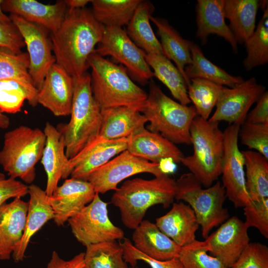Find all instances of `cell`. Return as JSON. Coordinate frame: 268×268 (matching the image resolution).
Returning a JSON list of instances; mask_svg holds the SVG:
<instances>
[{
    "label": "cell",
    "mask_w": 268,
    "mask_h": 268,
    "mask_svg": "<svg viewBox=\"0 0 268 268\" xmlns=\"http://www.w3.org/2000/svg\"><path fill=\"white\" fill-rule=\"evenodd\" d=\"M43 132L46 142L41 161L47 178L45 191L48 196H51L60 179H66L69 159L66 154L63 135L57 128L47 122Z\"/></svg>",
    "instance_id": "cell-21"
},
{
    "label": "cell",
    "mask_w": 268,
    "mask_h": 268,
    "mask_svg": "<svg viewBox=\"0 0 268 268\" xmlns=\"http://www.w3.org/2000/svg\"><path fill=\"white\" fill-rule=\"evenodd\" d=\"M248 230L239 218L229 217L205 239L208 253L230 268L250 242Z\"/></svg>",
    "instance_id": "cell-15"
},
{
    "label": "cell",
    "mask_w": 268,
    "mask_h": 268,
    "mask_svg": "<svg viewBox=\"0 0 268 268\" xmlns=\"http://www.w3.org/2000/svg\"><path fill=\"white\" fill-rule=\"evenodd\" d=\"M84 253H80L70 260L62 259L56 251H53L51 258L45 268H83L84 267Z\"/></svg>",
    "instance_id": "cell-48"
},
{
    "label": "cell",
    "mask_w": 268,
    "mask_h": 268,
    "mask_svg": "<svg viewBox=\"0 0 268 268\" xmlns=\"http://www.w3.org/2000/svg\"><path fill=\"white\" fill-rule=\"evenodd\" d=\"M258 0H225V17L237 44L244 43L256 28Z\"/></svg>",
    "instance_id": "cell-30"
},
{
    "label": "cell",
    "mask_w": 268,
    "mask_h": 268,
    "mask_svg": "<svg viewBox=\"0 0 268 268\" xmlns=\"http://www.w3.org/2000/svg\"><path fill=\"white\" fill-rule=\"evenodd\" d=\"M176 188V181L168 174L150 180L136 178L126 181L115 191L111 203L119 209L124 225L134 230L149 207L156 204L169 207L175 199Z\"/></svg>",
    "instance_id": "cell-2"
},
{
    "label": "cell",
    "mask_w": 268,
    "mask_h": 268,
    "mask_svg": "<svg viewBox=\"0 0 268 268\" xmlns=\"http://www.w3.org/2000/svg\"><path fill=\"white\" fill-rule=\"evenodd\" d=\"M241 152L246 169V188L251 200L268 198V158L252 150Z\"/></svg>",
    "instance_id": "cell-33"
},
{
    "label": "cell",
    "mask_w": 268,
    "mask_h": 268,
    "mask_svg": "<svg viewBox=\"0 0 268 268\" xmlns=\"http://www.w3.org/2000/svg\"><path fill=\"white\" fill-rule=\"evenodd\" d=\"M247 56L243 61L247 70L268 62V7L253 33L244 42Z\"/></svg>",
    "instance_id": "cell-38"
},
{
    "label": "cell",
    "mask_w": 268,
    "mask_h": 268,
    "mask_svg": "<svg viewBox=\"0 0 268 268\" xmlns=\"http://www.w3.org/2000/svg\"><path fill=\"white\" fill-rule=\"evenodd\" d=\"M230 268H268V246L250 242Z\"/></svg>",
    "instance_id": "cell-43"
},
{
    "label": "cell",
    "mask_w": 268,
    "mask_h": 268,
    "mask_svg": "<svg viewBox=\"0 0 268 268\" xmlns=\"http://www.w3.org/2000/svg\"><path fill=\"white\" fill-rule=\"evenodd\" d=\"M84 261L86 268H128L123 248L116 241L86 246Z\"/></svg>",
    "instance_id": "cell-36"
},
{
    "label": "cell",
    "mask_w": 268,
    "mask_h": 268,
    "mask_svg": "<svg viewBox=\"0 0 268 268\" xmlns=\"http://www.w3.org/2000/svg\"><path fill=\"white\" fill-rule=\"evenodd\" d=\"M130 268H137V267H132Z\"/></svg>",
    "instance_id": "cell-52"
},
{
    "label": "cell",
    "mask_w": 268,
    "mask_h": 268,
    "mask_svg": "<svg viewBox=\"0 0 268 268\" xmlns=\"http://www.w3.org/2000/svg\"><path fill=\"white\" fill-rule=\"evenodd\" d=\"M70 115L68 123L57 127L63 135L66 154L69 159L99 135L101 109L93 97L91 76L87 72L75 78Z\"/></svg>",
    "instance_id": "cell-4"
},
{
    "label": "cell",
    "mask_w": 268,
    "mask_h": 268,
    "mask_svg": "<svg viewBox=\"0 0 268 268\" xmlns=\"http://www.w3.org/2000/svg\"><path fill=\"white\" fill-rule=\"evenodd\" d=\"M127 150L135 156L155 163L167 159L180 163L185 156L175 144L159 134L145 128L128 137Z\"/></svg>",
    "instance_id": "cell-22"
},
{
    "label": "cell",
    "mask_w": 268,
    "mask_h": 268,
    "mask_svg": "<svg viewBox=\"0 0 268 268\" xmlns=\"http://www.w3.org/2000/svg\"><path fill=\"white\" fill-rule=\"evenodd\" d=\"M83 268H86V267H85V266H84V267Z\"/></svg>",
    "instance_id": "cell-53"
},
{
    "label": "cell",
    "mask_w": 268,
    "mask_h": 268,
    "mask_svg": "<svg viewBox=\"0 0 268 268\" xmlns=\"http://www.w3.org/2000/svg\"><path fill=\"white\" fill-rule=\"evenodd\" d=\"M75 78L60 66L54 64L49 70L38 90V103L56 116L70 114Z\"/></svg>",
    "instance_id": "cell-18"
},
{
    "label": "cell",
    "mask_w": 268,
    "mask_h": 268,
    "mask_svg": "<svg viewBox=\"0 0 268 268\" xmlns=\"http://www.w3.org/2000/svg\"><path fill=\"white\" fill-rule=\"evenodd\" d=\"M28 202L16 198L0 206V260H7L22 236Z\"/></svg>",
    "instance_id": "cell-24"
},
{
    "label": "cell",
    "mask_w": 268,
    "mask_h": 268,
    "mask_svg": "<svg viewBox=\"0 0 268 268\" xmlns=\"http://www.w3.org/2000/svg\"><path fill=\"white\" fill-rule=\"evenodd\" d=\"M10 124L8 117L4 114L0 113V129H7Z\"/></svg>",
    "instance_id": "cell-51"
},
{
    "label": "cell",
    "mask_w": 268,
    "mask_h": 268,
    "mask_svg": "<svg viewBox=\"0 0 268 268\" xmlns=\"http://www.w3.org/2000/svg\"><path fill=\"white\" fill-rule=\"evenodd\" d=\"M244 222L249 229H258L265 238H268V198L252 202L243 207Z\"/></svg>",
    "instance_id": "cell-42"
},
{
    "label": "cell",
    "mask_w": 268,
    "mask_h": 268,
    "mask_svg": "<svg viewBox=\"0 0 268 268\" xmlns=\"http://www.w3.org/2000/svg\"><path fill=\"white\" fill-rule=\"evenodd\" d=\"M120 243L123 249L125 262L130 263L132 267H135L138 261H142L151 268H184L177 257L168 261H157L138 251L128 238H125L123 242Z\"/></svg>",
    "instance_id": "cell-44"
},
{
    "label": "cell",
    "mask_w": 268,
    "mask_h": 268,
    "mask_svg": "<svg viewBox=\"0 0 268 268\" xmlns=\"http://www.w3.org/2000/svg\"><path fill=\"white\" fill-rule=\"evenodd\" d=\"M240 126L231 124L223 132L224 151L221 171L222 182L226 198L236 208L244 207L252 202L246 188L244 161L238 146Z\"/></svg>",
    "instance_id": "cell-11"
},
{
    "label": "cell",
    "mask_w": 268,
    "mask_h": 268,
    "mask_svg": "<svg viewBox=\"0 0 268 268\" xmlns=\"http://www.w3.org/2000/svg\"><path fill=\"white\" fill-rule=\"evenodd\" d=\"M67 10L71 11L75 9L85 8V5L91 2L89 0H65Z\"/></svg>",
    "instance_id": "cell-49"
},
{
    "label": "cell",
    "mask_w": 268,
    "mask_h": 268,
    "mask_svg": "<svg viewBox=\"0 0 268 268\" xmlns=\"http://www.w3.org/2000/svg\"><path fill=\"white\" fill-rule=\"evenodd\" d=\"M145 60L153 70V76L167 87L174 98L183 105H188L191 102L186 81L170 60L163 55L155 54H146Z\"/></svg>",
    "instance_id": "cell-32"
},
{
    "label": "cell",
    "mask_w": 268,
    "mask_h": 268,
    "mask_svg": "<svg viewBox=\"0 0 268 268\" xmlns=\"http://www.w3.org/2000/svg\"><path fill=\"white\" fill-rule=\"evenodd\" d=\"M104 28L88 9L67 10L59 29L51 33L56 63L74 78L86 72L89 58L101 41Z\"/></svg>",
    "instance_id": "cell-1"
},
{
    "label": "cell",
    "mask_w": 268,
    "mask_h": 268,
    "mask_svg": "<svg viewBox=\"0 0 268 268\" xmlns=\"http://www.w3.org/2000/svg\"><path fill=\"white\" fill-rule=\"evenodd\" d=\"M94 53L102 57H113L141 84H146L153 77L145 60L146 54L132 41L122 28L105 27L102 39Z\"/></svg>",
    "instance_id": "cell-10"
},
{
    "label": "cell",
    "mask_w": 268,
    "mask_h": 268,
    "mask_svg": "<svg viewBox=\"0 0 268 268\" xmlns=\"http://www.w3.org/2000/svg\"><path fill=\"white\" fill-rule=\"evenodd\" d=\"M141 0H93L92 13L104 27L127 25Z\"/></svg>",
    "instance_id": "cell-35"
},
{
    "label": "cell",
    "mask_w": 268,
    "mask_h": 268,
    "mask_svg": "<svg viewBox=\"0 0 268 268\" xmlns=\"http://www.w3.org/2000/svg\"><path fill=\"white\" fill-rule=\"evenodd\" d=\"M150 20L157 28L164 56L175 62L188 86L190 81L187 77L185 68L186 66L192 63L191 45L192 42L182 38L166 19L151 15Z\"/></svg>",
    "instance_id": "cell-28"
},
{
    "label": "cell",
    "mask_w": 268,
    "mask_h": 268,
    "mask_svg": "<svg viewBox=\"0 0 268 268\" xmlns=\"http://www.w3.org/2000/svg\"><path fill=\"white\" fill-rule=\"evenodd\" d=\"M28 194V186L0 173V206L9 199L21 198Z\"/></svg>",
    "instance_id": "cell-45"
},
{
    "label": "cell",
    "mask_w": 268,
    "mask_h": 268,
    "mask_svg": "<svg viewBox=\"0 0 268 268\" xmlns=\"http://www.w3.org/2000/svg\"><path fill=\"white\" fill-rule=\"evenodd\" d=\"M266 87L253 77L233 88L223 87L213 114L208 120L212 123L225 121L241 126L249 110L265 92Z\"/></svg>",
    "instance_id": "cell-14"
},
{
    "label": "cell",
    "mask_w": 268,
    "mask_h": 268,
    "mask_svg": "<svg viewBox=\"0 0 268 268\" xmlns=\"http://www.w3.org/2000/svg\"><path fill=\"white\" fill-rule=\"evenodd\" d=\"M134 246L145 256L165 261L178 257L181 247L164 234L155 223L143 220L134 229Z\"/></svg>",
    "instance_id": "cell-26"
},
{
    "label": "cell",
    "mask_w": 268,
    "mask_h": 268,
    "mask_svg": "<svg viewBox=\"0 0 268 268\" xmlns=\"http://www.w3.org/2000/svg\"><path fill=\"white\" fill-rule=\"evenodd\" d=\"M155 224L181 247L196 240V233L200 227L193 209L182 201L173 202L168 212L156 219Z\"/></svg>",
    "instance_id": "cell-23"
},
{
    "label": "cell",
    "mask_w": 268,
    "mask_h": 268,
    "mask_svg": "<svg viewBox=\"0 0 268 268\" xmlns=\"http://www.w3.org/2000/svg\"><path fill=\"white\" fill-rule=\"evenodd\" d=\"M107 206L96 193L91 202L68 220L73 235L84 246L124 238L123 230L110 220Z\"/></svg>",
    "instance_id": "cell-9"
},
{
    "label": "cell",
    "mask_w": 268,
    "mask_h": 268,
    "mask_svg": "<svg viewBox=\"0 0 268 268\" xmlns=\"http://www.w3.org/2000/svg\"><path fill=\"white\" fill-rule=\"evenodd\" d=\"M27 53L15 54L0 48V80L14 79L32 83Z\"/></svg>",
    "instance_id": "cell-40"
},
{
    "label": "cell",
    "mask_w": 268,
    "mask_h": 268,
    "mask_svg": "<svg viewBox=\"0 0 268 268\" xmlns=\"http://www.w3.org/2000/svg\"><path fill=\"white\" fill-rule=\"evenodd\" d=\"M239 135L242 144L268 158V124H254L245 121L240 126Z\"/></svg>",
    "instance_id": "cell-41"
},
{
    "label": "cell",
    "mask_w": 268,
    "mask_h": 268,
    "mask_svg": "<svg viewBox=\"0 0 268 268\" xmlns=\"http://www.w3.org/2000/svg\"><path fill=\"white\" fill-rule=\"evenodd\" d=\"M28 194L30 198L23 233L12 254L13 259L16 263L22 261L24 259L26 251L33 236L55 216L45 190L36 185L31 184L28 186Z\"/></svg>",
    "instance_id": "cell-20"
},
{
    "label": "cell",
    "mask_w": 268,
    "mask_h": 268,
    "mask_svg": "<svg viewBox=\"0 0 268 268\" xmlns=\"http://www.w3.org/2000/svg\"><path fill=\"white\" fill-rule=\"evenodd\" d=\"M178 258L184 268H229L208 254L204 241L196 240L181 247Z\"/></svg>",
    "instance_id": "cell-39"
},
{
    "label": "cell",
    "mask_w": 268,
    "mask_h": 268,
    "mask_svg": "<svg viewBox=\"0 0 268 268\" xmlns=\"http://www.w3.org/2000/svg\"><path fill=\"white\" fill-rule=\"evenodd\" d=\"M225 0H198L196 5L197 37L205 45L210 34L224 39L237 52V43L225 21Z\"/></svg>",
    "instance_id": "cell-25"
},
{
    "label": "cell",
    "mask_w": 268,
    "mask_h": 268,
    "mask_svg": "<svg viewBox=\"0 0 268 268\" xmlns=\"http://www.w3.org/2000/svg\"><path fill=\"white\" fill-rule=\"evenodd\" d=\"M25 46L24 40L14 24L6 25L0 23V48L15 54L21 53Z\"/></svg>",
    "instance_id": "cell-46"
},
{
    "label": "cell",
    "mask_w": 268,
    "mask_h": 268,
    "mask_svg": "<svg viewBox=\"0 0 268 268\" xmlns=\"http://www.w3.org/2000/svg\"><path fill=\"white\" fill-rule=\"evenodd\" d=\"M99 135L108 139L129 137L145 128L147 120L139 111L128 107L101 110Z\"/></svg>",
    "instance_id": "cell-27"
},
{
    "label": "cell",
    "mask_w": 268,
    "mask_h": 268,
    "mask_svg": "<svg viewBox=\"0 0 268 268\" xmlns=\"http://www.w3.org/2000/svg\"><path fill=\"white\" fill-rule=\"evenodd\" d=\"M1 7L3 11L40 25L51 33L59 29L67 12L64 0L45 4L35 0H4Z\"/></svg>",
    "instance_id": "cell-19"
},
{
    "label": "cell",
    "mask_w": 268,
    "mask_h": 268,
    "mask_svg": "<svg viewBox=\"0 0 268 268\" xmlns=\"http://www.w3.org/2000/svg\"><path fill=\"white\" fill-rule=\"evenodd\" d=\"M96 193L87 181L70 178L58 186L48 196V202L54 213L55 223L62 226L93 200Z\"/></svg>",
    "instance_id": "cell-17"
},
{
    "label": "cell",
    "mask_w": 268,
    "mask_h": 268,
    "mask_svg": "<svg viewBox=\"0 0 268 268\" xmlns=\"http://www.w3.org/2000/svg\"><path fill=\"white\" fill-rule=\"evenodd\" d=\"M148 173L155 177L164 174L159 163L135 156L126 150L90 173L86 179L98 194L116 190L118 184L132 176Z\"/></svg>",
    "instance_id": "cell-13"
},
{
    "label": "cell",
    "mask_w": 268,
    "mask_h": 268,
    "mask_svg": "<svg viewBox=\"0 0 268 268\" xmlns=\"http://www.w3.org/2000/svg\"><path fill=\"white\" fill-rule=\"evenodd\" d=\"M153 10L150 2L141 0L127 24L126 31L132 41L146 54L163 55L160 43L150 24Z\"/></svg>",
    "instance_id": "cell-29"
},
{
    "label": "cell",
    "mask_w": 268,
    "mask_h": 268,
    "mask_svg": "<svg viewBox=\"0 0 268 268\" xmlns=\"http://www.w3.org/2000/svg\"><path fill=\"white\" fill-rule=\"evenodd\" d=\"M128 141V137L108 139L99 135L68 160L66 179L70 176L86 181L90 173L127 150Z\"/></svg>",
    "instance_id": "cell-16"
},
{
    "label": "cell",
    "mask_w": 268,
    "mask_h": 268,
    "mask_svg": "<svg viewBox=\"0 0 268 268\" xmlns=\"http://www.w3.org/2000/svg\"><path fill=\"white\" fill-rule=\"evenodd\" d=\"M9 17L27 47L30 62L29 73L33 84L39 90L49 70L56 63L49 31L19 16L10 14Z\"/></svg>",
    "instance_id": "cell-12"
},
{
    "label": "cell",
    "mask_w": 268,
    "mask_h": 268,
    "mask_svg": "<svg viewBox=\"0 0 268 268\" xmlns=\"http://www.w3.org/2000/svg\"><path fill=\"white\" fill-rule=\"evenodd\" d=\"M38 93L31 82L14 79L0 80V113L19 112L25 100L35 107L38 104Z\"/></svg>",
    "instance_id": "cell-34"
},
{
    "label": "cell",
    "mask_w": 268,
    "mask_h": 268,
    "mask_svg": "<svg viewBox=\"0 0 268 268\" xmlns=\"http://www.w3.org/2000/svg\"><path fill=\"white\" fill-rule=\"evenodd\" d=\"M246 121L254 124H268V92L266 91L257 101Z\"/></svg>",
    "instance_id": "cell-47"
},
{
    "label": "cell",
    "mask_w": 268,
    "mask_h": 268,
    "mask_svg": "<svg viewBox=\"0 0 268 268\" xmlns=\"http://www.w3.org/2000/svg\"><path fill=\"white\" fill-rule=\"evenodd\" d=\"M176 187L175 199L186 202L193 209L204 239L213 228L229 218L228 210L224 207L225 191L220 181L204 189L195 176L188 173L176 181Z\"/></svg>",
    "instance_id": "cell-8"
},
{
    "label": "cell",
    "mask_w": 268,
    "mask_h": 268,
    "mask_svg": "<svg viewBox=\"0 0 268 268\" xmlns=\"http://www.w3.org/2000/svg\"><path fill=\"white\" fill-rule=\"evenodd\" d=\"M88 64L93 95L101 110L128 107L141 112L147 94L132 80L124 67L95 53Z\"/></svg>",
    "instance_id": "cell-3"
},
{
    "label": "cell",
    "mask_w": 268,
    "mask_h": 268,
    "mask_svg": "<svg viewBox=\"0 0 268 268\" xmlns=\"http://www.w3.org/2000/svg\"><path fill=\"white\" fill-rule=\"evenodd\" d=\"M141 113L149 122V131L159 134L174 144H191L190 126L198 116L195 108L173 100L152 79Z\"/></svg>",
    "instance_id": "cell-6"
},
{
    "label": "cell",
    "mask_w": 268,
    "mask_h": 268,
    "mask_svg": "<svg viewBox=\"0 0 268 268\" xmlns=\"http://www.w3.org/2000/svg\"><path fill=\"white\" fill-rule=\"evenodd\" d=\"M192 155L181 163L187 167L202 187L208 188L221 175L224 151V134L219 123H212L197 116L190 128Z\"/></svg>",
    "instance_id": "cell-5"
},
{
    "label": "cell",
    "mask_w": 268,
    "mask_h": 268,
    "mask_svg": "<svg viewBox=\"0 0 268 268\" xmlns=\"http://www.w3.org/2000/svg\"><path fill=\"white\" fill-rule=\"evenodd\" d=\"M46 142L43 131L21 125L4 135L0 151V165L10 178L31 184L36 177L35 166L41 159Z\"/></svg>",
    "instance_id": "cell-7"
},
{
    "label": "cell",
    "mask_w": 268,
    "mask_h": 268,
    "mask_svg": "<svg viewBox=\"0 0 268 268\" xmlns=\"http://www.w3.org/2000/svg\"><path fill=\"white\" fill-rule=\"evenodd\" d=\"M3 0H0V23L6 25H12L13 23L9 16H7L2 10L1 4Z\"/></svg>",
    "instance_id": "cell-50"
},
{
    "label": "cell",
    "mask_w": 268,
    "mask_h": 268,
    "mask_svg": "<svg viewBox=\"0 0 268 268\" xmlns=\"http://www.w3.org/2000/svg\"><path fill=\"white\" fill-rule=\"evenodd\" d=\"M223 87L202 78L191 79L187 86L188 95L198 116L205 120L209 118Z\"/></svg>",
    "instance_id": "cell-37"
},
{
    "label": "cell",
    "mask_w": 268,
    "mask_h": 268,
    "mask_svg": "<svg viewBox=\"0 0 268 268\" xmlns=\"http://www.w3.org/2000/svg\"><path fill=\"white\" fill-rule=\"evenodd\" d=\"M191 54L192 63L185 68L186 75L190 81L193 78H202L233 88L244 80L242 77L232 75L213 64L204 56L200 47L193 42Z\"/></svg>",
    "instance_id": "cell-31"
}]
</instances>
